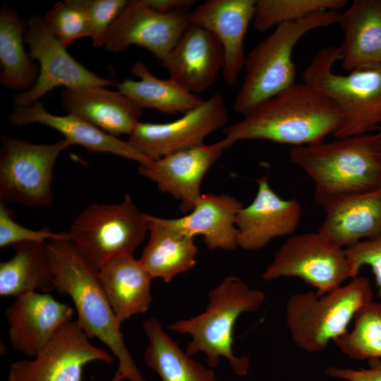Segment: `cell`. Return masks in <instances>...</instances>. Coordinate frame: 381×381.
Masks as SVG:
<instances>
[{"mask_svg":"<svg viewBox=\"0 0 381 381\" xmlns=\"http://www.w3.org/2000/svg\"><path fill=\"white\" fill-rule=\"evenodd\" d=\"M341 122L337 104L304 83L294 84L229 126L223 133L230 147L246 140H266L294 147L324 141Z\"/></svg>","mask_w":381,"mask_h":381,"instance_id":"cell-1","label":"cell"},{"mask_svg":"<svg viewBox=\"0 0 381 381\" xmlns=\"http://www.w3.org/2000/svg\"><path fill=\"white\" fill-rule=\"evenodd\" d=\"M56 290L69 296L78 322L89 338H97L119 360L118 370L128 381H146L126 346L121 325L101 284L98 271L83 256L70 238L47 243Z\"/></svg>","mask_w":381,"mask_h":381,"instance_id":"cell-2","label":"cell"},{"mask_svg":"<svg viewBox=\"0 0 381 381\" xmlns=\"http://www.w3.org/2000/svg\"><path fill=\"white\" fill-rule=\"evenodd\" d=\"M289 157L313 181L315 200L324 209L341 198L381 186L378 131L293 147Z\"/></svg>","mask_w":381,"mask_h":381,"instance_id":"cell-3","label":"cell"},{"mask_svg":"<svg viewBox=\"0 0 381 381\" xmlns=\"http://www.w3.org/2000/svg\"><path fill=\"white\" fill-rule=\"evenodd\" d=\"M209 303L205 311L189 319L178 320L169 326L177 333L190 335L186 352L189 356L202 352L210 368L225 358L238 376L248 375L250 360L233 351L234 328L243 313L256 311L265 302L264 291L251 289L241 279L228 276L208 292Z\"/></svg>","mask_w":381,"mask_h":381,"instance_id":"cell-4","label":"cell"},{"mask_svg":"<svg viewBox=\"0 0 381 381\" xmlns=\"http://www.w3.org/2000/svg\"><path fill=\"white\" fill-rule=\"evenodd\" d=\"M339 17L337 11H321L275 27L246 56L245 77L234 102V111L244 116L296 84L295 46L309 32L337 24Z\"/></svg>","mask_w":381,"mask_h":381,"instance_id":"cell-5","label":"cell"},{"mask_svg":"<svg viewBox=\"0 0 381 381\" xmlns=\"http://www.w3.org/2000/svg\"><path fill=\"white\" fill-rule=\"evenodd\" d=\"M338 47L322 48L303 72V83L322 92L338 107L341 122L336 138L373 133L381 127V64L337 74Z\"/></svg>","mask_w":381,"mask_h":381,"instance_id":"cell-6","label":"cell"},{"mask_svg":"<svg viewBox=\"0 0 381 381\" xmlns=\"http://www.w3.org/2000/svg\"><path fill=\"white\" fill-rule=\"evenodd\" d=\"M373 297L369 280L360 275L324 295L312 290L293 294L286 304V322L291 339L308 353L325 350L349 330L356 313Z\"/></svg>","mask_w":381,"mask_h":381,"instance_id":"cell-7","label":"cell"},{"mask_svg":"<svg viewBox=\"0 0 381 381\" xmlns=\"http://www.w3.org/2000/svg\"><path fill=\"white\" fill-rule=\"evenodd\" d=\"M147 216L127 194L118 204L88 205L68 233L85 259L99 271L116 257L133 255L149 232Z\"/></svg>","mask_w":381,"mask_h":381,"instance_id":"cell-8","label":"cell"},{"mask_svg":"<svg viewBox=\"0 0 381 381\" xmlns=\"http://www.w3.org/2000/svg\"><path fill=\"white\" fill-rule=\"evenodd\" d=\"M1 141V202L32 207L49 205L54 200V165L59 155L73 144L65 138L32 144L3 133Z\"/></svg>","mask_w":381,"mask_h":381,"instance_id":"cell-9","label":"cell"},{"mask_svg":"<svg viewBox=\"0 0 381 381\" xmlns=\"http://www.w3.org/2000/svg\"><path fill=\"white\" fill-rule=\"evenodd\" d=\"M265 281L296 277L324 295L351 279L345 248L320 233L291 236L275 253L262 275Z\"/></svg>","mask_w":381,"mask_h":381,"instance_id":"cell-10","label":"cell"},{"mask_svg":"<svg viewBox=\"0 0 381 381\" xmlns=\"http://www.w3.org/2000/svg\"><path fill=\"white\" fill-rule=\"evenodd\" d=\"M89 339L78 320L66 322L35 358L13 362L7 381H82L86 364L114 361L108 351Z\"/></svg>","mask_w":381,"mask_h":381,"instance_id":"cell-11","label":"cell"},{"mask_svg":"<svg viewBox=\"0 0 381 381\" xmlns=\"http://www.w3.org/2000/svg\"><path fill=\"white\" fill-rule=\"evenodd\" d=\"M24 40L29 56L40 64L37 80L32 88L15 95V107L31 105L59 86L75 88L84 86H116L113 80L102 78L83 66L66 51L46 26L43 17L28 20Z\"/></svg>","mask_w":381,"mask_h":381,"instance_id":"cell-12","label":"cell"},{"mask_svg":"<svg viewBox=\"0 0 381 381\" xmlns=\"http://www.w3.org/2000/svg\"><path fill=\"white\" fill-rule=\"evenodd\" d=\"M229 117L222 95L215 92L179 119L167 123L139 122L128 142L151 160L200 145Z\"/></svg>","mask_w":381,"mask_h":381,"instance_id":"cell-13","label":"cell"},{"mask_svg":"<svg viewBox=\"0 0 381 381\" xmlns=\"http://www.w3.org/2000/svg\"><path fill=\"white\" fill-rule=\"evenodd\" d=\"M188 14L162 13L145 0L128 1L109 30L104 47L118 53L140 46L162 62L188 26Z\"/></svg>","mask_w":381,"mask_h":381,"instance_id":"cell-14","label":"cell"},{"mask_svg":"<svg viewBox=\"0 0 381 381\" xmlns=\"http://www.w3.org/2000/svg\"><path fill=\"white\" fill-rule=\"evenodd\" d=\"M229 147L224 138L213 144L204 143L139 164L138 171L156 183L162 193L180 200L179 209L186 214L202 195L200 186L204 176Z\"/></svg>","mask_w":381,"mask_h":381,"instance_id":"cell-15","label":"cell"},{"mask_svg":"<svg viewBox=\"0 0 381 381\" xmlns=\"http://www.w3.org/2000/svg\"><path fill=\"white\" fill-rule=\"evenodd\" d=\"M255 0H207L188 14L189 24L212 32L224 52L222 75L228 85H234L243 69L246 55L244 39L253 20Z\"/></svg>","mask_w":381,"mask_h":381,"instance_id":"cell-16","label":"cell"},{"mask_svg":"<svg viewBox=\"0 0 381 381\" xmlns=\"http://www.w3.org/2000/svg\"><path fill=\"white\" fill-rule=\"evenodd\" d=\"M256 182L255 198L239 210L236 221L238 246L247 250H259L275 238L293 234L302 213L297 200L283 199L273 190L267 176Z\"/></svg>","mask_w":381,"mask_h":381,"instance_id":"cell-17","label":"cell"},{"mask_svg":"<svg viewBox=\"0 0 381 381\" xmlns=\"http://www.w3.org/2000/svg\"><path fill=\"white\" fill-rule=\"evenodd\" d=\"M73 313L71 306L57 301L48 293L35 291L16 297L5 310L12 347L35 358Z\"/></svg>","mask_w":381,"mask_h":381,"instance_id":"cell-18","label":"cell"},{"mask_svg":"<svg viewBox=\"0 0 381 381\" xmlns=\"http://www.w3.org/2000/svg\"><path fill=\"white\" fill-rule=\"evenodd\" d=\"M161 64L169 78L198 95L207 90L222 70L223 48L212 32L189 24Z\"/></svg>","mask_w":381,"mask_h":381,"instance_id":"cell-19","label":"cell"},{"mask_svg":"<svg viewBox=\"0 0 381 381\" xmlns=\"http://www.w3.org/2000/svg\"><path fill=\"white\" fill-rule=\"evenodd\" d=\"M62 107L115 137L129 135L140 122L143 109L119 90L105 86L65 88L61 94Z\"/></svg>","mask_w":381,"mask_h":381,"instance_id":"cell-20","label":"cell"},{"mask_svg":"<svg viewBox=\"0 0 381 381\" xmlns=\"http://www.w3.org/2000/svg\"><path fill=\"white\" fill-rule=\"evenodd\" d=\"M9 121L16 126L41 123L59 131L73 145L83 146L93 152L111 153L134 160L139 164H146L152 161L128 140L124 141L113 136L76 115L52 114L47 111L40 102L29 106L15 107Z\"/></svg>","mask_w":381,"mask_h":381,"instance_id":"cell-21","label":"cell"},{"mask_svg":"<svg viewBox=\"0 0 381 381\" xmlns=\"http://www.w3.org/2000/svg\"><path fill=\"white\" fill-rule=\"evenodd\" d=\"M243 207L240 200L226 194H202L193 210L179 218L163 222L172 229L194 238L200 235L211 250L238 247L236 221Z\"/></svg>","mask_w":381,"mask_h":381,"instance_id":"cell-22","label":"cell"},{"mask_svg":"<svg viewBox=\"0 0 381 381\" xmlns=\"http://www.w3.org/2000/svg\"><path fill=\"white\" fill-rule=\"evenodd\" d=\"M318 231L346 248L381 233V186L341 198L325 208Z\"/></svg>","mask_w":381,"mask_h":381,"instance_id":"cell-23","label":"cell"},{"mask_svg":"<svg viewBox=\"0 0 381 381\" xmlns=\"http://www.w3.org/2000/svg\"><path fill=\"white\" fill-rule=\"evenodd\" d=\"M337 24L344 36L339 60L345 71L381 64V0L353 1Z\"/></svg>","mask_w":381,"mask_h":381,"instance_id":"cell-24","label":"cell"},{"mask_svg":"<svg viewBox=\"0 0 381 381\" xmlns=\"http://www.w3.org/2000/svg\"><path fill=\"white\" fill-rule=\"evenodd\" d=\"M109 304L119 322L146 313L152 302L153 279L133 255L116 257L98 271Z\"/></svg>","mask_w":381,"mask_h":381,"instance_id":"cell-25","label":"cell"},{"mask_svg":"<svg viewBox=\"0 0 381 381\" xmlns=\"http://www.w3.org/2000/svg\"><path fill=\"white\" fill-rule=\"evenodd\" d=\"M147 217L149 239L139 260L152 279L169 283L195 265L198 250L194 238L169 226L162 218Z\"/></svg>","mask_w":381,"mask_h":381,"instance_id":"cell-26","label":"cell"},{"mask_svg":"<svg viewBox=\"0 0 381 381\" xmlns=\"http://www.w3.org/2000/svg\"><path fill=\"white\" fill-rule=\"evenodd\" d=\"M14 255L0 263V295L14 296L56 289L47 243L25 241L11 246Z\"/></svg>","mask_w":381,"mask_h":381,"instance_id":"cell-27","label":"cell"},{"mask_svg":"<svg viewBox=\"0 0 381 381\" xmlns=\"http://www.w3.org/2000/svg\"><path fill=\"white\" fill-rule=\"evenodd\" d=\"M143 329L149 340L144 363L162 381H218L213 370L184 352L157 318L145 320Z\"/></svg>","mask_w":381,"mask_h":381,"instance_id":"cell-28","label":"cell"},{"mask_svg":"<svg viewBox=\"0 0 381 381\" xmlns=\"http://www.w3.org/2000/svg\"><path fill=\"white\" fill-rule=\"evenodd\" d=\"M138 80L126 79L117 83L118 90L141 108H152L165 114H186L199 106L203 99L171 78L160 79L152 74L146 65L136 61L131 70Z\"/></svg>","mask_w":381,"mask_h":381,"instance_id":"cell-29","label":"cell"},{"mask_svg":"<svg viewBox=\"0 0 381 381\" xmlns=\"http://www.w3.org/2000/svg\"><path fill=\"white\" fill-rule=\"evenodd\" d=\"M25 21L8 6L0 11V83L11 90L27 91L39 76L40 68L24 47Z\"/></svg>","mask_w":381,"mask_h":381,"instance_id":"cell-30","label":"cell"},{"mask_svg":"<svg viewBox=\"0 0 381 381\" xmlns=\"http://www.w3.org/2000/svg\"><path fill=\"white\" fill-rule=\"evenodd\" d=\"M334 343L351 359H381V302L372 301L361 308L353 327Z\"/></svg>","mask_w":381,"mask_h":381,"instance_id":"cell-31","label":"cell"},{"mask_svg":"<svg viewBox=\"0 0 381 381\" xmlns=\"http://www.w3.org/2000/svg\"><path fill=\"white\" fill-rule=\"evenodd\" d=\"M346 0H258L253 18L256 30L265 32L274 27L321 11L339 12Z\"/></svg>","mask_w":381,"mask_h":381,"instance_id":"cell-32","label":"cell"},{"mask_svg":"<svg viewBox=\"0 0 381 381\" xmlns=\"http://www.w3.org/2000/svg\"><path fill=\"white\" fill-rule=\"evenodd\" d=\"M43 19L49 31L66 47L76 40L89 37L87 18L81 0L56 3Z\"/></svg>","mask_w":381,"mask_h":381,"instance_id":"cell-33","label":"cell"},{"mask_svg":"<svg viewBox=\"0 0 381 381\" xmlns=\"http://www.w3.org/2000/svg\"><path fill=\"white\" fill-rule=\"evenodd\" d=\"M89 27V37L95 47H104L111 25L123 11L127 0H81Z\"/></svg>","mask_w":381,"mask_h":381,"instance_id":"cell-34","label":"cell"},{"mask_svg":"<svg viewBox=\"0 0 381 381\" xmlns=\"http://www.w3.org/2000/svg\"><path fill=\"white\" fill-rule=\"evenodd\" d=\"M70 238L68 233H54L49 228L39 230L30 229L16 222L13 218V211L0 202V247L17 243L33 241L46 243L45 241L54 238Z\"/></svg>","mask_w":381,"mask_h":381,"instance_id":"cell-35","label":"cell"},{"mask_svg":"<svg viewBox=\"0 0 381 381\" xmlns=\"http://www.w3.org/2000/svg\"><path fill=\"white\" fill-rule=\"evenodd\" d=\"M352 278L359 275L364 266H368L375 279L377 296L381 299V233L345 248Z\"/></svg>","mask_w":381,"mask_h":381,"instance_id":"cell-36","label":"cell"},{"mask_svg":"<svg viewBox=\"0 0 381 381\" xmlns=\"http://www.w3.org/2000/svg\"><path fill=\"white\" fill-rule=\"evenodd\" d=\"M368 364V368L358 369L330 366L325 373L331 377L346 381H381V359H370Z\"/></svg>","mask_w":381,"mask_h":381,"instance_id":"cell-37","label":"cell"},{"mask_svg":"<svg viewBox=\"0 0 381 381\" xmlns=\"http://www.w3.org/2000/svg\"><path fill=\"white\" fill-rule=\"evenodd\" d=\"M152 9L165 14H188L198 2L195 0H145Z\"/></svg>","mask_w":381,"mask_h":381,"instance_id":"cell-38","label":"cell"},{"mask_svg":"<svg viewBox=\"0 0 381 381\" xmlns=\"http://www.w3.org/2000/svg\"><path fill=\"white\" fill-rule=\"evenodd\" d=\"M123 380H125L123 375L122 374L121 371L117 370L114 377L111 379V381H121Z\"/></svg>","mask_w":381,"mask_h":381,"instance_id":"cell-39","label":"cell"},{"mask_svg":"<svg viewBox=\"0 0 381 381\" xmlns=\"http://www.w3.org/2000/svg\"><path fill=\"white\" fill-rule=\"evenodd\" d=\"M377 131L380 133L381 135V127H380L378 129H377Z\"/></svg>","mask_w":381,"mask_h":381,"instance_id":"cell-40","label":"cell"}]
</instances>
